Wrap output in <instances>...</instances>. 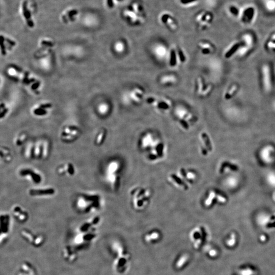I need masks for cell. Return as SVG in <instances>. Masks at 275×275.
Wrapping results in <instances>:
<instances>
[{
    "label": "cell",
    "mask_w": 275,
    "mask_h": 275,
    "mask_svg": "<svg viewBox=\"0 0 275 275\" xmlns=\"http://www.w3.org/2000/svg\"><path fill=\"white\" fill-rule=\"evenodd\" d=\"M114 250L117 253V257L114 262V269L117 272L122 274L127 271L130 266V255L124 250L122 246L119 243L114 245Z\"/></svg>",
    "instance_id": "obj_1"
},
{
    "label": "cell",
    "mask_w": 275,
    "mask_h": 275,
    "mask_svg": "<svg viewBox=\"0 0 275 275\" xmlns=\"http://www.w3.org/2000/svg\"><path fill=\"white\" fill-rule=\"evenodd\" d=\"M257 14V9L253 5H247L242 8L239 19L243 24H249L255 20Z\"/></svg>",
    "instance_id": "obj_2"
},
{
    "label": "cell",
    "mask_w": 275,
    "mask_h": 275,
    "mask_svg": "<svg viewBox=\"0 0 275 275\" xmlns=\"http://www.w3.org/2000/svg\"><path fill=\"white\" fill-rule=\"evenodd\" d=\"M20 174L21 176H30L31 179L33 181L34 183H39L41 182V176L40 175L30 169L21 170V171H20Z\"/></svg>",
    "instance_id": "obj_3"
},
{
    "label": "cell",
    "mask_w": 275,
    "mask_h": 275,
    "mask_svg": "<svg viewBox=\"0 0 275 275\" xmlns=\"http://www.w3.org/2000/svg\"><path fill=\"white\" fill-rule=\"evenodd\" d=\"M55 190L53 188L47 189H31L29 190V194L32 196H47L54 194Z\"/></svg>",
    "instance_id": "obj_4"
},
{
    "label": "cell",
    "mask_w": 275,
    "mask_h": 275,
    "mask_svg": "<svg viewBox=\"0 0 275 275\" xmlns=\"http://www.w3.org/2000/svg\"><path fill=\"white\" fill-rule=\"evenodd\" d=\"M62 253L64 258L68 262H74L77 258V254L70 247L66 246L64 248Z\"/></svg>",
    "instance_id": "obj_5"
},
{
    "label": "cell",
    "mask_w": 275,
    "mask_h": 275,
    "mask_svg": "<svg viewBox=\"0 0 275 275\" xmlns=\"http://www.w3.org/2000/svg\"><path fill=\"white\" fill-rule=\"evenodd\" d=\"M27 2L24 1L22 4V12L23 16L26 19L27 24L31 28H33L34 26L33 21H32L31 13L30 11L28 8Z\"/></svg>",
    "instance_id": "obj_6"
},
{
    "label": "cell",
    "mask_w": 275,
    "mask_h": 275,
    "mask_svg": "<svg viewBox=\"0 0 275 275\" xmlns=\"http://www.w3.org/2000/svg\"><path fill=\"white\" fill-rule=\"evenodd\" d=\"M200 229H201V235L198 231H195L193 233L192 236L191 235V239H193L194 242H196L197 240L200 239V248L204 245L207 236L205 229L203 227H201Z\"/></svg>",
    "instance_id": "obj_7"
},
{
    "label": "cell",
    "mask_w": 275,
    "mask_h": 275,
    "mask_svg": "<svg viewBox=\"0 0 275 275\" xmlns=\"http://www.w3.org/2000/svg\"><path fill=\"white\" fill-rule=\"evenodd\" d=\"M241 9L242 8L239 7L237 5L232 4L229 5L227 11L229 14L231 15L232 17L239 18L240 16Z\"/></svg>",
    "instance_id": "obj_8"
},
{
    "label": "cell",
    "mask_w": 275,
    "mask_h": 275,
    "mask_svg": "<svg viewBox=\"0 0 275 275\" xmlns=\"http://www.w3.org/2000/svg\"><path fill=\"white\" fill-rule=\"evenodd\" d=\"M78 14V11L77 9H71L67 11L63 15H62V21L64 23H67L68 21H73L74 17Z\"/></svg>",
    "instance_id": "obj_9"
},
{
    "label": "cell",
    "mask_w": 275,
    "mask_h": 275,
    "mask_svg": "<svg viewBox=\"0 0 275 275\" xmlns=\"http://www.w3.org/2000/svg\"><path fill=\"white\" fill-rule=\"evenodd\" d=\"M21 235L24 239L27 240L30 243H32L33 245L36 237H35L33 234H32L31 231L26 229L22 230V231H21Z\"/></svg>",
    "instance_id": "obj_10"
},
{
    "label": "cell",
    "mask_w": 275,
    "mask_h": 275,
    "mask_svg": "<svg viewBox=\"0 0 275 275\" xmlns=\"http://www.w3.org/2000/svg\"><path fill=\"white\" fill-rule=\"evenodd\" d=\"M189 260V257L187 255H183L181 256L179 258L177 259L176 262L175 266L178 269H180L183 268V266H185L186 265V262Z\"/></svg>",
    "instance_id": "obj_11"
},
{
    "label": "cell",
    "mask_w": 275,
    "mask_h": 275,
    "mask_svg": "<svg viewBox=\"0 0 275 275\" xmlns=\"http://www.w3.org/2000/svg\"><path fill=\"white\" fill-rule=\"evenodd\" d=\"M9 217L7 216H2L1 218V231L4 233H6L8 230L9 227Z\"/></svg>",
    "instance_id": "obj_12"
},
{
    "label": "cell",
    "mask_w": 275,
    "mask_h": 275,
    "mask_svg": "<svg viewBox=\"0 0 275 275\" xmlns=\"http://www.w3.org/2000/svg\"><path fill=\"white\" fill-rule=\"evenodd\" d=\"M263 5L266 9L269 12L275 11V0H264Z\"/></svg>",
    "instance_id": "obj_13"
},
{
    "label": "cell",
    "mask_w": 275,
    "mask_h": 275,
    "mask_svg": "<svg viewBox=\"0 0 275 275\" xmlns=\"http://www.w3.org/2000/svg\"><path fill=\"white\" fill-rule=\"evenodd\" d=\"M42 144L37 143L34 146L33 155L36 158L42 157Z\"/></svg>",
    "instance_id": "obj_14"
},
{
    "label": "cell",
    "mask_w": 275,
    "mask_h": 275,
    "mask_svg": "<svg viewBox=\"0 0 275 275\" xmlns=\"http://www.w3.org/2000/svg\"><path fill=\"white\" fill-rule=\"evenodd\" d=\"M160 235L159 233L157 232H153L151 234H148L145 237V239L146 240L147 242H148L149 243V242H151L150 243H152L151 242H155L159 239Z\"/></svg>",
    "instance_id": "obj_15"
},
{
    "label": "cell",
    "mask_w": 275,
    "mask_h": 275,
    "mask_svg": "<svg viewBox=\"0 0 275 275\" xmlns=\"http://www.w3.org/2000/svg\"><path fill=\"white\" fill-rule=\"evenodd\" d=\"M42 157L43 158H46L48 156L49 151V145L47 141H46L42 143Z\"/></svg>",
    "instance_id": "obj_16"
},
{
    "label": "cell",
    "mask_w": 275,
    "mask_h": 275,
    "mask_svg": "<svg viewBox=\"0 0 275 275\" xmlns=\"http://www.w3.org/2000/svg\"><path fill=\"white\" fill-rule=\"evenodd\" d=\"M227 167L230 168L231 170H234V171H236L238 169V167L235 165H232V164L229 163L228 162H224V163H223L222 165V166H221V168H220V172L222 173L223 172V171H224V169L226 167Z\"/></svg>",
    "instance_id": "obj_17"
},
{
    "label": "cell",
    "mask_w": 275,
    "mask_h": 275,
    "mask_svg": "<svg viewBox=\"0 0 275 275\" xmlns=\"http://www.w3.org/2000/svg\"><path fill=\"white\" fill-rule=\"evenodd\" d=\"M44 240V237L43 235H40L37 236L36 237H35L33 245L36 247L40 246L43 243Z\"/></svg>",
    "instance_id": "obj_18"
},
{
    "label": "cell",
    "mask_w": 275,
    "mask_h": 275,
    "mask_svg": "<svg viewBox=\"0 0 275 275\" xmlns=\"http://www.w3.org/2000/svg\"><path fill=\"white\" fill-rule=\"evenodd\" d=\"M106 134V132L104 130H103L102 132H100V133L98 135V136L96 139V144L97 145H100L101 144L103 143L104 141Z\"/></svg>",
    "instance_id": "obj_19"
},
{
    "label": "cell",
    "mask_w": 275,
    "mask_h": 275,
    "mask_svg": "<svg viewBox=\"0 0 275 275\" xmlns=\"http://www.w3.org/2000/svg\"><path fill=\"white\" fill-rule=\"evenodd\" d=\"M202 137L203 140L204 141V142H205V144L207 148H208V150H209V151H212V146H211V144H210V140H209V136H207L206 134L204 133H203L202 134Z\"/></svg>",
    "instance_id": "obj_20"
},
{
    "label": "cell",
    "mask_w": 275,
    "mask_h": 275,
    "mask_svg": "<svg viewBox=\"0 0 275 275\" xmlns=\"http://www.w3.org/2000/svg\"><path fill=\"white\" fill-rule=\"evenodd\" d=\"M65 167L66 173H67L70 175H74L75 170H74V166H73V164H71V163H67L65 165Z\"/></svg>",
    "instance_id": "obj_21"
},
{
    "label": "cell",
    "mask_w": 275,
    "mask_h": 275,
    "mask_svg": "<svg viewBox=\"0 0 275 275\" xmlns=\"http://www.w3.org/2000/svg\"><path fill=\"white\" fill-rule=\"evenodd\" d=\"M11 156L10 151L8 148L5 147H1V156L2 158L4 159L5 157Z\"/></svg>",
    "instance_id": "obj_22"
},
{
    "label": "cell",
    "mask_w": 275,
    "mask_h": 275,
    "mask_svg": "<svg viewBox=\"0 0 275 275\" xmlns=\"http://www.w3.org/2000/svg\"><path fill=\"white\" fill-rule=\"evenodd\" d=\"M91 226H92V224L91 223H85L81 226L80 228L81 232L82 233L86 232L88 231V230L90 228Z\"/></svg>",
    "instance_id": "obj_23"
},
{
    "label": "cell",
    "mask_w": 275,
    "mask_h": 275,
    "mask_svg": "<svg viewBox=\"0 0 275 275\" xmlns=\"http://www.w3.org/2000/svg\"><path fill=\"white\" fill-rule=\"evenodd\" d=\"M23 212V211L21 209V207L18 206H16L15 207H14L13 209V213L16 218H17Z\"/></svg>",
    "instance_id": "obj_24"
},
{
    "label": "cell",
    "mask_w": 275,
    "mask_h": 275,
    "mask_svg": "<svg viewBox=\"0 0 275 275\" xmlns=\"http://www.w3.org/2000/svg\"><path fill=\"white\" fill-rule=\"evenodd\" d=\"M171 177L175 181L176 183L179 184L180 186H183V187H185V189H187V186H186V184L183 183V182H182V180L180 179H179V177H177L176 176L173 174L171 175Z\"/></svg>",
    "instance_id": "obj_25"
},
{
    "label": "cell",
    "mask_w": 275,
    "mask_h": 275,
    "mask_svg": "<svg viewBox=\"0 0 275 275\" xmlns=\"http://www.w3.org/2000/svg\"><path fill=\"white\" fill-rule=\"evenodd\" d=\"M26 139V136L25 135H22L20 136V137L18 138L17 139V140H16V144L17 145V146H21V145H22L23 143H24V142L25 141Z\"/></svg>",
    "instance_id": "obj_26"
},
{
    "label": "cell",
    "mask_w": 275,
    "mask_h": 275,
    "mask_svg": "<svg viewBox=\"0 0 275 275\" xmlns=\"http://www.w3.org/2000/svg\"><path fill=\"white\" fill-rule=\"evenodd\" d=\"M239 43H237V44H235V45L232 48H231V49L229 50V51H228V53L226 54V57L229 58L231 56V55L233 54L234 53L235 51L237 50V48L239 47Z\"/></svg>",
    "instance_id": "obj_27"
},
{
    "label": "cell",
    "mask_w": 275,
    "mask_h": 275,
    "mask_svg": "<svg viewBox=\"0 0 275 275\" xmlns=\"http://www.w3.org/2000/svg\"><path fill=\"white\" fill-rule=\"evenodd\" d=\"M17 219L21 222H24L28 219V214L26 212H23L17 218Z\"/></svg>",
    "instance_id": "obj_28"
},
{
    "label": "cell",
    "mask_w": 275,
    "mask_h": 275,
    "mask_svg": "<svg viewBox=\"0 0 275 275\" xmlns=\"http://www.w3.org/2000/svg\"><path fill=\"white\" fill-rule=\"evenodd\" d=\"M176 62V56L174 50H173L171 51V65L174 66Z\"/></svg>",
    "instance_id": "obj_29"
},
{
    "label": "cell",
    "mask_w": 275,
    "mask_h": 275,
    "mask_svg": "<svg viewBox=\"0 0 275 275\" xmlns=\"http://www.w3.org/2000/svg\"><path fill=\"white\" fill-rule=\"evenodd\" d=\"M58 173L61 175H64V174L66 173V169H65V165L64 166H62L58 167L57 170Z\"/></svg>",
    "instance_id": "obj_30"
},
{
    "label": "cell",
    "mask_w": 275,
    "mask_h": 275,
    "mask_svg": "<svg viewBox=\"0 0 275 275\" xmlns=\"http://www.w3.org/2000/svg\"><path fill=\"white\" fill-rule=\"evenodd\" d=\"M117 168V164L115 163H113L109 167V171L111 172H113L116 170Z\"/></svg>",
    "instance_id": "obj_31"
},
{
    "label": "cell",
    "mask_w": 275,
    "mask_h": 275,
    "mask_svg": "<svg viewBox=\"0 0 275 275\" xmlns=\"http://www.w3.org/2000/svg\"><path fill=\"white\" fill-rule=\"evenodd\" d=\"M214 197H215V194L213 193H211L210 195H209V199L207 200V201L206 202V204L207 205H210L211 204L212 200L214 198Z\"/></svg>",
    "instance_id": "obj_32"
},
{
    "label": "cell",
    "mask_w": 275,
    "mask_h": 275,
    "mask_svg": "<svg viewBox=\"0 0 275 275\" xmlns=\"http://www.w3.org/2000/svg\"><path fill=\"white\" fill-rule=\"evenodd\" d=\"M236 87L234 86V87H233L232 88V89L230 90V91L226 95V99H229V98H230L231 96V95L233 93V92H234V91H235V90H236Z\"/></svg>",
    "instance_id": "obj_33"
},
{
    "label": "cell",
    "mask_w": 275,
    "mask_h": 275,
    "mask_svg": "<svg viewBox=\"0 0 275 275\" xmlns=\"http://www.w3.org/2000/svg\"><path fill=\"white\" fill-rule=\"evenodd\" d=\"M100 218L99 217H95V218L92 220V221L90 223L92 224V225H95L98 224L99 221H100Z\"/></svg>",
    "instance_id": "obj_34"
},
{
    "label": "cell",
    "mask_w": 275,
    "mask_h": 275,
    "mask_svg": "<svg viewBox=\"0 0 275 275\" xmlns=\"http://www.w3.org/2000/svg\"><path fill=\"white\" fill-rule=\"evenodd\" d=\"M158 107L161 109H168L169 106L167 104H166L165 103H160L158 104Z\"/></svg>",
    "instance_id": "obj_35"
},
{
    "label": "cell",
    "mask_w": 275,
    "mask_h": 275,
    "mask_svg": "<svg viewBox=\"0 0 275 275\" xmlns=\"http://www.w3.org/2000/svg\"><path fill=\"white\" fill-rule=\"evenodd\" d=\"M179 55L180 56V60H181L183 62L185 60V58H184V55L183 54L182 50H180V49H179Z\"/></svg>",
    "instance_id": "obj_36"
},
{
    "label": "cell",
    "mask_w": 275,
    "mask_h": 275,
    "mask_svg": "<svg viewBox=\"0 0 275 275\" xmlns=\"http://www.w3.org/2000/svg\"><path fill=\"white\" fill-rule=\"evenodd\" d=\"M107 5L108 7L110 8L113 7L114 4L113 0H107Z\"/></svg>",
    "instance_id": "obj_37"
},
{
    "label": "cell",
    "mask_w": 275,
    "mask_h": 275,
    "mask_svg": "<svg viewBox=\"0 0 275 275\" xmlns=\"http://www.w3.org/2000/svg\"><path fill=\"white\" fill-rule=\"evenodd\" d=\"M4 40H5L7 43H9V44H10L11 45H12V46H15V42H14V41H12V40H9V39H7V38H4Z\"/></svg>",
    "instance_id": "obj_38"
},
{
    "label": "cell",
    "mask_w": 275,
    "mask_h": 275,
    "mask_svg": "<svg viewBox=\"0 0 275 275\" xmlns=\"http://www.w3.org/2000/svg\"><path fill=\"white\" fill-rule=\"evenodd\" d=\"M266 227L268 228H273V227H275V222L269 223V224H267Z\"/></svg>",
    "instance_id": "obj_39"
},
{
    "label": "cell",
    "mask_w": 275,
    "mask_h": 275,
    "mask_svg": "<svg viewBox=\"0 0 275 275\" xmlns=\"http://www.w3.org/2000/svg\"><path fill=\"white\" fill-rule=\"evenodd\" d=\"M180 122H181L182 126H183L185 129H188V125L186 124V123L185 121H183V120H182V121H180Z\"/></svg>",
    "instance_id": "obj_40"
},
{
    "label": "cell",
    "mask_w": 275,
    "mask_h": 275,
    "mask_svg": "<svg viewBox=\"0 0 275 275\" xmlns=\"http://www.w3.org/2000/svg\"><path fill=\"white\" fill-rule=\"evenodd\" d=\"M162 150H163V145H160L157 148V151H158V153L160 154H162Z\"/></svg>",
    "instance_id": "obj_41"
},
{
    "label": "cell",
    "mask_w": 275,
    "mask_h": 275,
    "mask_svg": "<svg viewBox=\"0 0 275 275\" xmlns=\"http://www.w3.org/2000/svg\"><path fill=\"white\" fill-rule=\"evenodd\" d=\"M51 104H42V105H40V107L41 108H47V107H51Z\"/></svg>",
    "instance_id": "obj_42"
},
{
    "label": "cell",
    "mask_w": 275,
    "mask_h": 275,
    "mask_svg": "<svg viewBox=\"0 0 275 275\" xmlns=\"http://www.w3.org/2000/svg\"><path fill=\"white\" fill-rule=\"evenodd\" d=\"M218 199L219 200V201H221L222 202H225L226 201L225 198H224L223 197L220 196H218Z\"/></svg>",
    "instance_id": "obj_43"
},
{
    "label": "cell",
    "mask_w": 275,
    "mask_h": 275,
    "mask_svg": "<svg viewBox=\"0 0 275 275\" xmlns=\"http://www.w3.org/2000/svg\"><path fill=\"white\" fill-rule=\"evenodd\" d=\"M8 110L7 109H5L4 111L3 112H2L1 114V118H2L4 116L5 114L7 112Z\"/></svg>",
    "instance_id": "obj_44"
},
{
    "label": "cell",
    "mask_w": 275,
    "mask_h": 275,
    "mask_svg": "<svg viewBox=\"0 0 275 275\" xmlns=\"http://www.w3.org/2000/svg\"><path fill=\"white\" fill-rule=\"evenodd\" d=\"M187 176L190 179H193L194 177V175L193 174H192V173H189V174H187Z\"/></svg>",
    "instance_id": "obj_45"
},
{
    "label": "cell",
    "mask_w": 275,
    "mask_h": 275,
    "mask_svg": "<svg viewBox=\"0 0 275 275\" xmlns=\"http://www.w3.org/2000/svg\"><path fill=\"white\" fill-rule=\"evenodd\" d=\"M190 1H195V0H182V2H183V3H189Z\"/></svg>",
    "instance_id": "obj_46"
},
{
    "label": "cell",
    "mask_w": 275,
    "mask_h": 275,
    "mask_svg": "<svg viewBox=\"0 0 275 275\" xmlns=\"http://www.w3.org/2000/svg\"><path fill=\"white\" fill-rule=\"evenodd\" d=\"M202 153L204 155L206 154V151L204 149V148H202Z\"/></svg>",
    "instance_id": "obj_47"
},
{
    "label": "cell",
    "mask_w": 275,
    "mask_h": 275,
    "mask_svg": "<svg viewBox=\"0 0 275 275\" xmlns=\"http://www.w3.org/2000/svg\"><path fill=\"white\" fill-rule=\"evenodd\" d=\"M183 173H184V170H183ZM182 174H183V175H185V174H183V173H182Z\"/></svg>",
    "instance_id": "obj_48"
}]
</instances>
